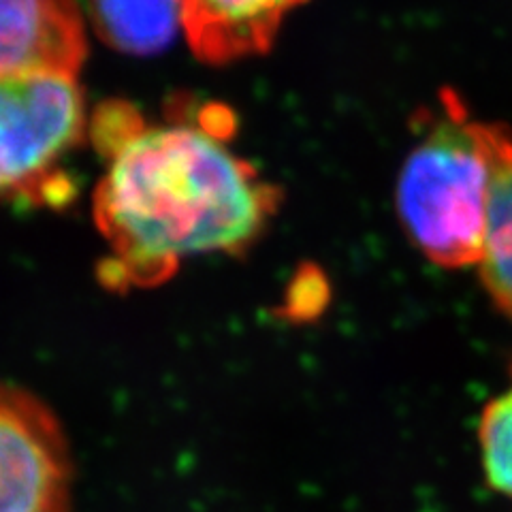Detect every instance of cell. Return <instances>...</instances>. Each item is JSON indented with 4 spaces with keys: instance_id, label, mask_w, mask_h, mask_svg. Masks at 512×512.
Wrapping results in <instances>:
<instances>
[{
    "instance_id": "cell-6",
    "label": "cell",
    "mask_w": 512,
    "mask_h": 512,
    "mask_svg": "<svg viewBox=\"0 0 512 512\" xmlns=\"http://www.w3.org/2000/svg\"><path fill=\"white\" fill-rule=\"evenodd\" d=\"M308 0H180L182 28L201 60L229 64L265 54L288 13Z\"/></svg>"
},
{
    "instance_id": "cell-1",
    "label": "cell",
    "mask_w": 512,
    "mask_h": 512,
    "mask_svg": "<svg viewBox=\"0 0 512 512\" xmlns=\"http://www.w3.org/2000/svg\"><path fill=\"white\" fill-rule=\"evenodd\" d=\"M233 128L224 107L160 126L126 103L99 107L92 139L107 173L94 192V220L109 248L107 288L158 286L188 256L242 254L263 235L282 192L229 150Z\"/></svg>"
},
{
    "instance_id": "cell-5",
    "label": "cell",
    "mask_w": 512,
    "mask_h": 512,
    "mask_svg": "<svg viewBox=\"0 0 512 512\" xmlns=\"http://www.w3.org/2000/svg\"><path fill=\"white\" fill-rule=\"evenodd\" d=\"M86 56L73 0H0V73L75 75Z\"/></svg>"
},
{
    "instance_id": "cell-8",
    "label": "cell",
    "mask_w": 512,
    "mask_h": 512,
    "mask_svg": "<svg viewBox=\"0 0 512 512\" xmlns=\"http://www.w3.org/2000/svg\"><path fill=\"white\" fill-rule=\"evenodd\" d=\"M480 278L498 308L512 316V131L493 175Z\"/></svg>"
},
{
    "instance_id": "cell-3",
    "label": "cell",
    "mask_w": 512,
    "mask_h": 512,
    "mask_svg": "<svg viewBox=\"0 0 512 512\" xmlns=\"http://www.w3.org/2000/svg\"><path fill=\"white\" fill-rule=\"evenodd\" d=\"M84 120L75 75L0 73V199L67 203L73 186L60 160L82 139Z\"/></svg>"
},
{
    "instance_id": "cell-4",
    "label": "cell",
    "mask_w": 512,
    "mask_h": 512,
    "mask_svg": "<svg viewBox=\"0 0 512 512\" xmlns=\"http://www.w3.org/2000/svg\"><path fill=\"white\" fill-rule=\"evenodd\" d=\"M75 466L56 412L0 382V512H73Z\"/></svg>"
},
{
    "instance_id": "cell-7",
    "label": "cell",
    "mask_w": 512,
    "mask_h": 512,
    "mask_svg": "<svg viewBox=\"0 0 512 512\" xmlns=\"http://www.w3.org/2000/svg\"><path fill=\"white\" fill-rule=\"evenodd\" d=\"M99 35L120 52L165 50L182 24L180 0H92Z\"/></svg>"
},
{
    "instance_id": "cell-9",
    "label": "cell",
    "mask_w": 512,
    "mask_h": 512,
    "mask_svg": "<svg viewBox=\"0 0 512 512\" xmlns=\"http://www.w3.org/2000/svg\"><path fill=\"white\" fill-rule=\"evenodd\" d=\"M480 448L489 483L512 495V387L493 399L480 419Z\"/></svg>"
},
{
    "instance_id": "cell-2",
    "label": "cell",
    "mask_w": 512,
    "mask_h": 512,
    "mask_svg": "<svg viewBox=\"0 0 512 512\" xmlns=\"http://www.w3.org/2000/svg\"><path fill=\"white\" fill-rule=\"evenodd\" d=\"M416 141L397 180V214L431 263H480L489 195L510 128L476 120L455 90L412 118Z\"/></svg>"
}]
</instances>
